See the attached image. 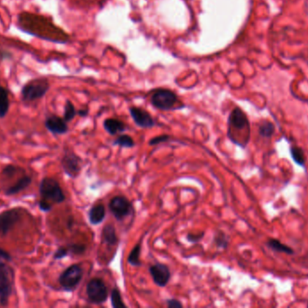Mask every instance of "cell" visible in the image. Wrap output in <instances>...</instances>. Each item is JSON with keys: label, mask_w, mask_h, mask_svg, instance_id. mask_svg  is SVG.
<instances>
[{"label": "cell", "mask_w": 308, "mask_h": 308, "mask_svg": "<svg viewBox=\"0 0 308 308\" xmlns=\"http://www.w3.org/2000/svg\"><path fill=\"white\" fill-rule=\"evenodd\" d=\"M32 183V178L29 175H24L21 178H19V180L14 185V186L9 187V189L5 191V194L7 195H14L25 190Z\"/></svg>", "instance_id": "17"}, {"label": "cell", "mask_w": 308, "mask_h": 308, "mask_svg": "<svg viewBox=\"0 0 308 308\" xmlns=\"http://www.w3.org/2000/svg\"><path fill=\"white\" fill-rule=\"evenodd\" d=\"M21 208H14L0 213V237H6L21 219Z\"/></svg>", "instance_id": "9"}, {"label": "cell", "mask_w": 308, "mask_h": 308, "mask_svg": "<svg viewBox=\"0 0 308 308\" xmlns=\"http://www.w3.org/2000/svg\"><path fill=\"white\" fill-rule=\"evenodd\" d=\"M0 258H3V259H6L8 261L12 260V257L10 256V254L2 249H0Z\"/></svg>", "instance_id": "33"}, {"label": "cell", "mask_w": 308, "mask_h": 308, "mask_svg": "<svg viewBox=\"0 0 308 308\" xmlns=\"http://www.w3.org/2000/svg\"><path fill=\"white\" fill-rule=\"evenodd\" d=\"M106 131L109 135H117V133L124 132L126 129L125 123L117 118H107L103 123Z\"/></svg>", "instance_id": "15"}, {"label": "cell", "mask_w": 308, "mask_h": 308, "mask_svg": "<svg viewBox=\"0 0 308 308\" xmlns=\"http://www.w3.org/2000/svg\"><path fill=\"white\" fill-rule=\"evenodd\" d=\"M114 145L120 148H133L135 146V142L129 135H120L115 140Z\"/></svg>", "instance_id": "23"}, {"label": "cell", "mask_w": 308, "mask_h": 308, "mask_svg": "<svg viewBox=\"0 0 308 308\" xmlns=\"http://www.w3.org/2000/svg\"><path fill=\"white\" fill-rule=\"evenodd\" d=\"M9 97L8 91L4 87L0 86V118L7 116L9 110Z\"/></svg>", "instance_id": "19"}, {"label": "cell", "mask_w": 308, "mask_h": 308, "mask_svg": "<svg viewBox=\"0 0 308 308\" xmlns=\"http://www.w3.org/2000/svg\"><path fill=\"white\" fill-rule=\"evenodd\" d=\"M169 140H170V136H157V137H154V138H152V139L149 141V145H150V146H156V145H159V144L166 142V141H168Z\"/></svg>", "instance_id": "30"}, {"label": "cell", "mask_w": 308, "mask_h": 308, "mask_svg": "<svg viewBox=\"0 0 308 308\" xmlns=\"http://www.w3.org/2000/svg\"><path fill=\"white\" fill-rule=\"evenodd\" d=\"M141 249H142V243L139 242L131 250L129 256H128V258H127V261H128L130 265L134 267H139L142 265V262L140 260Z\"/></svg>", "instance_id": "20"}, {"label": "cell", "mask_w": 308, "mask_h": 308, "mask_svg": "<svg viewBox=\"0 0 308 308\" xmlns=\"http://www.w3.org/2000/svg\"><path fill=\"white\" fill-rule=\"evenodd\" d=\"M228 130L246 131L250 133V122L245 113L240 108L232 110L228 118Z\"/></svg>", "instance_id": "10"}, {"label": "cell", "mask_w": 308, "mask_h": 308, "mask_svg": "<svg viewBox=\"0 0 308 308\" xmlns=\"http://www.w3.org/2000/svg\"><path fill=\"white\" fill-rule=\"evenodd\" d=\"M45 127L54 135H64L69 131V127L64 118L52 115L46 118Z\"/></svg>", "instance_id": "13"}, {"label": "cell", "mask_w": 308, "mask_h": 308, "mask_svg": "<svg viewBox=\"0 0 308 308\" xmlns=\"http://www.w3.org/2000/svg\"><path fill=\"white\" fill-rule=\"evenodd\" d=\"M62 166L67 175L76 178L82 168V158L71 149H66L62 158Z\"/></svg>", "instance_id": "8"}, {"label": "cell", "mask_w": 308, "mask_h": 308, "mask_svg": "<svg viewBox=\"0 0 308 308\" xmlns=\"http://www.w3.org/2000/svg\"><path fill=\"white\" fill-rule=\"evenodd\" d=\"M130 114L138 127L142 128H151L155 126V121L150 113L141 108H130Z\"/></svg>", "instance_id": "12"}, {"label": "cell", "mask_w": 308, "mask_h": 308, "mask_svg": "<svg viewBox=\"0 0 308 308\" xmlns=\"http://www.w3.org/2000/svg\"><path fill=\"white\" fill-rule=\"evenodd\" d=\"M17 167H16L15 165H7L4 169H3V174L7 178H12L13 175H15L17 173Z\"/></svg>", "instance_id": "31"}, {"label": "cell", "mask_w": 308, "mask_h": 308, "mask_svg": "<svg viewBox=\"0 0 308 308\" xmlns=\"http://www.w3.org/2000/svg\"><path fill=\"white\" fill-rule=\"evenodd\" d=\"M177 102V95L170 90H156L150 97V102L152 106L161 110H170L173 109Z\"/></svg>", "instance_id": "7"}, {"label": "cell", "mask_w": 308, "mask_h": 308, "mask_svg": "<svg viewBox=\"0 0 308 308\" xmlns=\"http://www.w3.org/2000/svg\"><path fill=\"white\" fill-rule=\"evenodd\" d=\"M215 243L219 249H226L228 247V237L224 232H218L215 236Z\"/></svg>", "instance_id": "26"}, {"label": "cell", "mask_w": 308, "mask_h": 308, "mask_svg": "<svg viewBox=\"0 0 308 308\" xmlns=\"http://www.w3.org/2000/svg\"><path fill=\"white\" fill-rule=\"evenodd\" d=\"M69 254H70V251H69L68 247H60V248L55 251V255H54V258H55V260L62 259L63 257H67Z\"/></svg>", "instance_id": "28"}, {"label": "cell", "mask_w": 308, "mask_h": 308, "mask_svg": "<svg viewBox=\"0 0 308 308\" xmlns=\"http://www.w3.org/2000/svg\"><path fill=\"white\" fill-rule=\"evenodd\" d=\"M101 236H102V241H104L106 244L114 246L117 245L119 241L117 236L116 228L114 227L113 224H107L105 226L101 232Z\"/></svg>", "instance_id": "16"}, {"label": "cell", "mask_w": 308, "mask_h": 308, "mask_svg": "<svg viewBox=\"0 0 308 308\" xmlns=\"http://www.w3.org/2000/svg\"><path fill=\"white\" fill-rule=\"evenodd\" d=\"M86 293L88 302L91 304H104L109 298L108 287L106 283L99 278H94L88 283Z\"/></svg>", "instance_id": "5"}, {"label": "cell", "mask_w": 308, "mask_h": 308, "mask_svg": "<svg viewBox=\"0 0 308 308\" xmlns=\"http://www.w3.org/2000/svg\"><path fill=\"white\" fill-rule=\"evenodd\" d=\"M167 305L170 308H180L183 306L182 303L175 298H171L166 301Z\"/></svg>", "instance_id": "32"}, {"label": "cell", "mask_w": 308, "mask_h": 308, "mask_svg": "<svg viewBox=\"0 0 308 308\" xmlns=\"http://www.w3.org/2000/svg\"><path fill=\"white\" fill-rule=\"evenodd\" d=\"M70 253L75 254V255H81L86 251L87 247L83 244H70L67 246Z\"/></svg>", "instance_id": "27"}, {"label": "cell", "mask_w": 308, "mask_h": 308, "mask_svg": "<svg viewBox=\"0 0 308 308\" xmlns=\"http://www.w3.org/2000/svg\"><path fill=\"white\" fill-rule=\"evenodd\" d=\"M266 245L270 249L274 250V251H277V252L288 254V255H293V254L295 253L294 249L290 248L289 246H287V245L283 244L282 242H280L277 239H270V240H268Z\"/></svg>", "instance_id": "18"}, {"label": "cell", "mask_w": 308, "mask_h": 308, "mask_svg": "<svg viewBox=\"0 0 308 308\" xmlns=\"http://www.w3.org/2000/svg\"><path fill=\"white\" fill-rule=\"evenodd\" d=\"M106 218V207L103 203H96L88 211L89 223L93 225H98Z\"/></svg>", "instance_id": "14"}, {"label": "cell", "mask_w": 308, "mask_h": 308, "mask_svg": "<svg viewBox=\"0 0 308 308\" xmlns=\"http://www.w3.org/2000/svg\"><path fill=\"white\" fill-rule=\"evenodd\" d=\"M15 285V271L12 267L0 259V305L7 306Z\"/></svg>", "instance_id": "2"}, {"label": "cell", "mask_w": 308, "mask_h": 308, "mask_svg": "<svg viewBox=\"0 0 308 308\" xmlns=\"http://www.w3.org/2000/svg\"><path fill=\"white\" fill-rule=\"evenodd\" d=\"M275 133V126L271 121H263L259 126V134L263 138L270 139Z\"/></svg>", "instance_id": "21"}, {"label": "cell", "mask_w": 308, "mask_h": 308, "mask_svg": "<svg viewBox=\"0 0 308 308\" xmlns=\"http://www.w3.org/2000/svg\"><path fill=\"white\" fill-rule=\"evenodd\" d=\"M77 115L75 107L72 104V102L70 101H67L65 107H64V117L63 118L65 119L66 122L71 121L73 118H75Z\"/></svg>", "instance_id": "25"}, {"label": "cell", "mask_w": 308, "mask_h": 308, "mask_svg": "<svg viewBox=\"0 0 308 308\" xmlns=\"http://www.w3.org/2000/svg\"><path fill=\"white\" fill-rule=\"evenodd\" d=\"M290 155H291L293 160L296 162V164L300 166H304L305 164V156H304V150L299 147H291L290 148Z\"/></svg>", "instance_id": "22"}, {"label": "cell", "mask_w": 308, "mask_h": 308, "mask_svg": "<svg viewBox=\"0 0 308 308\" xmlns=\"http://www.w3.org/2000/svg\"><path fill=\"white\" fill-rule=\"evenodd\" d=\"M204 236V232H201L200 233H188L187 236V241L190 243H197L201 241Z\"/></svg>", "instance_id": "29"}, {"label": "cell", "mask_w": 308, "mask_h": 308, "mask_svg": "<svg viewBox=\"0 0 308 308\" xmlns=\"http://www.w3.org/2000/svg\"><path fill=\"white\" fill-rule=\"evenodd\" d=\"M109 211L117 221H123L133 212V206L128 199L123 195L114 196L109 203Z\"/></svg>", "instance_id": "6"}, {"label": "cell", "mask_w": 308, "mask_h": 308, "mask_svg": "<svg viewBox=\"0 0 308 308\" xmlns=\"http://www.w3.org/2000/svg\"><path fill=\"white\" fill-rule=\"evenodd\" d=\"M83 278V269L79 264H72L59 277V283L64 291L72 292Z\"/></svg>", "instance_id": "4"}, {"label": "cell", "mask_w": 308, "mask_h": 308, "mask_svg": "<svg viewBox=\"0 0 308 308\" xmlns=\"http://www.w3.org/2000/svg\"><path fill=\"white\" fill-rule=\"evenodd\" d=\"M77 114H79L80 117H86L88 114V110H80L77 112Z\"/></svg>", "instance_id": "34"}, {"label": "cell", "mask_w": 308, "mask_h": 308, "mask_svg": "<svg viewBox=\"0 0 308 308\" xmlns=\"http://www.w3.org/2000/svg\"><path fill=\"white\" fill-rule=\"evenodd\" d=\"M39 191L41 195L39 207L44 212L50 211L54 204L63 203L66 199L59 182L55 178H43L40 183Z\"/></svg>", "instance_id": "1"}, {"label": "cell", "mask_w": 308, "mask_h": 308, "mask_svg": "<svg viewBox=\"0 0 308 308\" xmlns=\"http://www.w3.org/2000/svg\"><path fill=\"white\" fill-rule=\"evenodd\" d=\"M149 271H150V274L153 282L158 287H166L167 284L171 280V270H170V268L165 264L156 263L150 267Z\"/></svg>", "instance_id": "11"}, {"label": "cell", "mask_w": 308, "mask_h": 308, "mask_svg": "<svg viewBox=\"0 0 308 308\" xmlns=\"http://www.w3.org/2000/svg\"><path fill=\"white\" fill-rule=\"evenodd\" d=\"M50 89V83L46 79L30 80L22 89V100L24 102H33L42 99Z\"/></svg>", "instance_id": "3"}, {"label": "cell", "mask_w": 308, "mask_h": 308, "mask_svg": "<svg viewBox=\"0 0 308 308\" xmlns=\"http://www.w3.org/2000/svg\"><path fill=\"white\" fill-rule=\"evenodd\" d=\"M111 303L114 308H126V304L123 302L122 298L121 292L117 288H113L111 291Z\"/></svg>", "instance_id": "24"}]
</instances>
